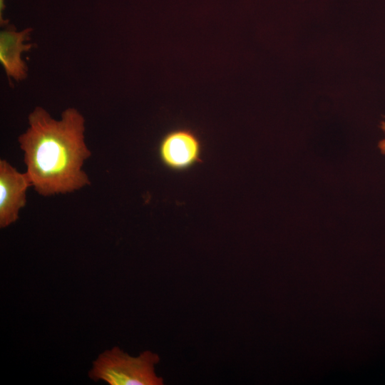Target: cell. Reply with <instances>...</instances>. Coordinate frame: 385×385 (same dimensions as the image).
<instances>
[{
  "instance_id": "1",
  "label": "cell",
  "mask_w": 385,
  "mask_h": 385,
  "mask_svg": "<svg viewBox=\"0 0 385 385\" xmlns=\"http://www.w3.org/2000/svg\"><path fill=\"white\" fill-rule=\"evenodd\" d=\"M29 127L19 138L32 186L48 196L71 192L89 185L82 170L91 151L84 141L83 115L75 108L64 111L60 120L41 107L29 116Z\"/></svg>"
},
{
  "instance_id": "2",
  "label": "cell",
  "mask_w": 385,
  "mask_h": 385,
  "mask_svg": "<svg viewBox=\"0 0 385 385\" xmlns=\"http://www.w3.org/2000/svg\"><path fill=\"white\" fill-rule=\"evenodd\" d=\"M159 361V356L149 350L131 356L114 346L98 355L88 374L96 382L110 385H163V379L155 371Z\"/></svg>"
},
{
  "instance_id": "3",
  "label": "cell",
  "mask_w": 385,
  "mask_h": 385,
  "mask_svg": "<svg viewBox=\"0 0 385 385\" xmlns=\"http://www.w3.org/2000/svg\"><path fill=\"white\" fill-rule=\"evenodd\" d=\"M158 154L162 163L170 170H186L202 162V143L192 130L175 128L162 138Z\"/></svg>"
},
{
  "instance_id": "4",
  "label": "cell",
  "mask_w": 385,
  "mask_h": 385,
  "mask_svg": "<svg viewBox=\"0 0 385 385\" xmlns=\"http://www.w3.org/2000/svg\"><path fill=\"white\" fill-rule=\"evenodd\" d=\"M32 186L27 173H19L6 160H0V227L15 222L26 203V190Z\"/></svg>"
},
{
  "instance_id": "5",
  "label": "cell",
  "mask_w": 385,
  "mask_h": 385,
  "mask_svg": "<svg viewBox=\"0 0 385 385\" xmlns=\"http://www.w3.org/2000/svg\"><path fill=\"white\" fill-rule=\"evenodd\" d=\"M31 29L21 31L6 29L0 33V61L9 78L16 81L26 77V66L21 59V53L29 51L32 44L24 42L29 38Z\"/></svg>"
},
{
  "instance_id": "6",
  "label": "cell",
  "mask_w": 385,
  "mask_h": 385,
  "mask_svg": "<svg viewBox=\"0 0 385 385\" xmlns=\"http://www.w3.org/2000/svg\"><path fill=\"white\" fill-rule=\"evenodd\" d=\"M380 127L385 133V119L381 122ZM378 148L382 154L385 155V138L380 140L378 143Z\"/></svg>"
}]
</instances>
